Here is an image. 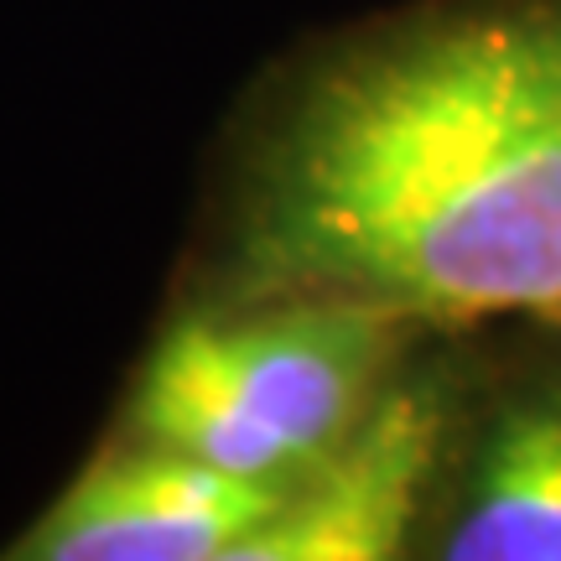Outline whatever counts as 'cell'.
I'll list each match as a JSON object with an SVG mask.
<instances>
[{"instance_id":"6da1fadb","label":"cell","mask_w":561,"mask_h":561,"mask_svg":"<svg viewBox=\"0 0 561 561\" xmlns=\"http://www.w3.org/2000/svg\"><path fill=\"white\" fill-rule=\"evenodd\" d=\"M219 301L561 322V0H426L318 53L240 157Z\"/></svg>"},{"instance_id":"7a4b0ae2","label":"cell","mask_w":561,"mask_h":561,"mask_svg":"<svg viewBox=\"0 0 561 561\" xmlns=\"http://www.w3.org/2000/svg\"><path fill=\"white\" fill-rule=\"evenodd\" d=\"M405 333L339 301H214L157 343L130 426L224 473L297 483L380 396Z\"/></svg>"},{"instance_id":"3957f363","label":"cell","mask_w":561,"mask_h":561,"mask_svg":"<svg viewBox=\"0 0 561 561\" xmlns=\"http://www.w3.org/2000/svg\"><path fill=\"white\" fill-rule=\"evenodd\" d=\"M291 479H244L178 447L110 453L16 546L32 561H229L271 520Z\"/></svg>"},{"instance_id":"277c9868","label":"cell","mask_w":561,"mask_h":561,"mask_svg":"<svg viewBox=\"0 0 561 561\" xmlns=\"http://www.w3.org/2000/svg\"><path fill=\"white\" fill-rule=\"evenodd\" d=\"M437 380L380 385L364 416L322 453L229 561H380L405 551L437 462Z\"/></svg>"},{"instance_id":"5b68a950","label":"cell","mask_w":561,"mask_h":561,"mask_svg":"<svg viewBox=\"0 0 561 561\" xmlns=\"http://www.w3.org/2000/svg\"><path fill=\"white\" fill-rule=\"evenodd\" d=\"M447 561H561V385L510 405L483 442Z\"/></svg>"}]
</instances>
